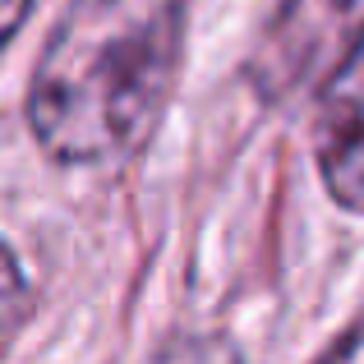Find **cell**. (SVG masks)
Listing matches in <instances>:
<instances>
[{
  "mask_svg": "<svg viewBox=\"0 0 364 364\" xmlns=\"http://www.w3.org/2000/svg\"><path fill=\"white\" fill-rule=\"evenodd\" d=\"M189 0H70L28 88V124L60 166H107L152 134L185 55Z\"/></svg>",
  "mask_w": 364,
  "mask_h": 364,
  "instance_id": "obj_1",
  "label": "cell"
},
{
  "mask_svg": "<svg viewBox=\"0 0 364 364\" xmlns=\"http://www.w3.org/2000/svg\"><path fill=\"white\" fill-rule=\"evenodd\" d=\"M364 33V0H286L254 55L258 88L291 92Z\"/></svg>",
  "mask_w": 364,
  "mask_h": 364,
  "instance_id": "obj_2",
  "label": "cell"
},
{
  "mask_svg": "<svg viewBox=\"0 0 364 364\" xmlns=\"http://www.w3.org/2000/svg\"><path fill=\"white\" fill-rule=\"evenodd\" d=\"M314 157L328 194L346 213H364V33L328 65L314 116Z\"/></svg>",
  "mask_w": 364,
  "mask_h": 364,
  "instance_id": "obj_3",
  "label": "cell"
},
{
  "mask_svg": "<svg viewBox=\"0 0 364 364\" xmlns=\"http://www.w3.org/2000/svg\"><path fill=\"white\" fill-rule=\"evenodd\" d=\"M28 304V282H23V267H18V258L9 254V245L0 240V332L9 328V323L23 314Z\"/></svg>",
  "mask_w": 364,
  "mask_h": 364,
  "instance_id": "obj_4",
  "label": "cell"
},
{
  "mask_svg": "<svg viewBox=\"0 0 364 364\" xmlns=\"http://www.w3.org/2000/svg\"><path fill=\"white\" fill-rule=\"evenodd\" d=\"M318 364H364V323H360V328H350Z\"/></svg>",
  "mask_w": 364,
  "mask_h": 364,
  "instance_id": "obj_5",
  "label": "cell"
},
{
  "mask_svg": "<svg viewBox=\"0 0 364 364\" xmlns=\"http://www.w3.org/2000/svg\"><path fill=\"white\" fill-rule=\"evenodd\" d=\"M28 9H33V0H0V46L18 33V23L28 18Z\"/></svg>",
  "mask_w": 364,
  "mask_h": 364,
  "instance_id": "obj_6",
  "label": "cell"
}]
</instances>
